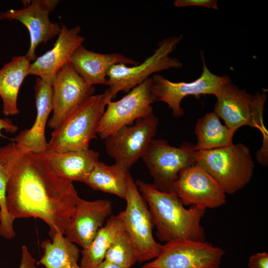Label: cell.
I'll return each mask as SVG.
<instances>
[{
	"mask_svg": "<svg viewBox=\"0 0 268 268\" xmlns=\"http://www.w3.org/2000/svg\"><path fill=\"white\" fill-rule=\"evenodd\" d=\"M0 163L8 175L6 203L12 219L38 218L48 226L51 239L64 235L80 198L72 182L57 175L44 153L26 150L14 141L0 147Z\"/></svg>",
	"mask_w": 268,
	"mask_h": 268,
	"instance_id": "obj_1",
	"label": "cell"
},
{
	"mask_svg": "<svg viewBox=\"0 0 268 268\" xmlns=\"http://www.w3.org/2000/svg\"><path fill=\"white\" fill-rule=\"evenodd\" d=\"M135 182L147 203L159 240L205 241L201 221L206 209L195 205L187 209L174 193L161 191L153 184L141 180Z\"/></svg>",
	"mask_w": 268,
	"mask_h": 268,
	"instance_id": "obj_2",
	"label": "cell"
},
{
	"mask_svg": "<svg viewBox=\"0 0 268 268\" xmlns=\"http://www.w3.org/2000/svg\"><path fill=\"white\" fill-rule=\"evenodd\" d=\"M111 100L108 88L90 97L54 130L48 149L59 153L88 149L90 141L97 137L99 122Z\"/></svg>",
	"mask_w": 268,
	"mask_h": 268,
	"instance_id": "obj_3",
	"label": "cell"
},
{
	"mask_svg": "<svg viewBox=\"0 0 268 268\" xmlns=\"http://www.w3.org/2000/svg\"><path fill=\"white\" fill-rule=\"evenodd\" d=\"M195 158L225 194H235L250 182L253 175L255 164L250 150L242 143L196 151Z\"/></svg>",
	"mask_w": 268,
	"mask_h": 268,
	"instance_id": "obj_4",
	"label": "cell"
},
{
	"mask_svg": "<svg viewBox=\"0 0 268 268\" xmlns=\"http://www.w3.org/2000/svg\"><path fill=\"white\" fill-rule=\"evenodd\" d=\"M255 95L231 83L224 85L215 95L217 100L213 111L224 122L225 126L237 131L242 126L257 128L263 136V143H268V133L263 120L266 92Z\"/></svg>",
	"mask_w": 268,
	"mask_h": 268,
	"instance_id": "obj_5",
	"label": "cell"
},
{
	"mask_svg": "<svg viewBox=\"0 0 268 268\" xmlns=\"http://www.w3.org/2000/svg\"><path fill=\"white\" fill-rule=\"evenodd\" d=\"M183 38L182 35L164 38L158 44L154 53L144 62L135 66L124 64L112 66L107 73L108 88L112 99L120 91L128 93L151 75L183 65L177 58L169 56Z\"/></svg>",
	"mask_w": 268,
	"mask_h": 268,
	"instance_id": "obj_6",
	"label": "cell"
},
{
	"mask_svg": "<svg viewBox=\"0 0 268 268\" xmlns=\"http://www.w3.org/2000/svg\"><path fill=\"white\" fill-rule=\"evenodd\" d=\"M126 207L120 215L125 231L134 242L141 263L156 258L160 254L162 245L153 236L154 226L147 203L141 195L130 172L126 181Z\"/></svg>",
	"mask_w": 268,
	"mask_h": 268,
	"instance_id": "obj_7",
	"label": "cell"
},
{
	"mask_svg": "<svg viewBox=\"0 0 268 268\" xmlns=\"http://www.w3.org/2000/svg\"><path fill=\"white\" fill-rule=\"evenodd\" d=\"M196 151L195 144L188 142L175 147L166 140L153 138L141 158L155 187L162 192H172L180 172L196 163Z\"/></svg>",
	"mask_w": 268,
	"mask_h": 268,
	"instance_id": "obj_8",
	"label": "cell"
},
{
	"mask_svg": "<svg viewBox=\"0 0 268 268\" xmlns=\"http://www.w3.org/2000/svg\"><path fill=\"white\" fill-rule=\"evenodd\" d=\"M151 86L150 77L120 99L109 101L99 122L97 134L105 139L123 127L131 125L153 113L151 105L156 100Z\"/></svg>",
	"mask_w": 268,
	"mask_h": 268,
	"instance_id": "obj_9",
	"label": "cell"
},
{
	"mask_svg": "<svg viewBox=\"0 0 268 268\" xmlns=\"http://www.w3.org/2000/svg\"><path fill=\"white\" fill-rule=\"evenodd\" d=\"M201 55L203 63L202 71L201 75L193 81L172 82L156 73L151 76V90L156 102L166 103L176 118H181L184 114L181 103L186 96L215 95L224 85L231 82V77L227 75L219 76L212 73L206 66L202 51Z\"/></svg>",
	"mask_w": 268,
	"mask_h": 268,
	"instance_id": "obj_10",
	"label": "cell"
},
{
	"mask_svg": "<svg viewBox=\"0 0 268 268\" xmlns=\"http://www.w3.org/2000/svg\"><path fill=\"white\" fill-rule=\"evenodd\" d=\"M224 255L205 241L179 239L163 245L159 255L141 268H220Z\"/></svg>",
	"mask_w": 268,
	"mask_h": 268,
	"instance_id": "obj_11",
	"label": "cell"
},
{
	"mask_svg": "<svg viewBox=\"0 0 268 268\" xmlns=\"http://www.w3.org/2000/svg\"><path fill=\"white\" fill-rule=\"evenodd\" d=\"M158 123V117L152 113L131 125L123 127L104 139L107 153L116 163L129 171L142 157L154 138Z\"/></svg>",
	"mask_w": 268,
	"mask_h": 268,
	"instance_id": "obj_12",
	"label": "cell"
},
{
	"mask_svg": "<svg viewBox=\"0 0 268 268\" xmlns=\"http://www.w3.org/2000/svg\"><path fill=\"white\" fill-rule=\"evenodd\" d=\"M24 6L18 9H9L0 13V19L16 20L28 29L30 35V47L25 55L30 61L36 59L35 50L41 43L46 44L58 36L61 26L50 20L49 14L59 1L57 0H33L25 1Z\"/></svg>",
	"mask_w": 268,
	"mask_h": 268,
	"instance_id": "obj_13",
	"label": "cell"
},
{
	"mask_svg": "<svg viewBox=\"0 0 268 268\" xmlns=\"http://www.w3.org/2000/svg\"><path fill=\"white\" fill-rule=\"evenodd\" d=\"M172 192L185 206L206 209L218 207L226 202V194L220 185L196 163L180 172Z\"/></svg>",
	"mask_w": 268,
	"mask_h": 268,
	"instance_id": "obj_14",
	"label": "cell"
},
{
	"mask_svg": "<svg viewBox=\"0 0 268 268\" xmlns=\"http://www.w3.org/2000/svg\"><path fill=\"white\" fill-rule=\"evenodd\" d=\"M88 84L68 62L55 76L52 83L53 115L48 126L54 130L79 106L94 95Z\"/></svg>",
	"mask_w": 268,
	"mask_h": 268,
	"instance_id": "obj_15",
	"label": "cell"
},
{
	"mask_svg": "<svg viewBox=\"0 0 268 268\" xmlns=\"http://www.w3.org/2000/svg\"><path fill=\"white\" fill-rule=\"evenodd\" d=\"M112 212L111 201L81 199L76 202L65 230L66 237L82 249L87 247Z\"/></svg>",
	"mask_w": 268,
	"mask_h": 268,
	"instance_id": "obj_16",
	"label": "cell"
},
{
	"mask_svg": "<svg viewBox=\"0 0 268 268\" xmlns=\"http://www.w3.org/2000/svg\"><path fill=\"white\" fill-rule=\"evenodd\" d=\"M79 25L70 29L62 24L53 47L31 63L29 74L53 82L59 71L67 63L75 49L85 40L79 35Z\"/></svg>",
	"mask_w": 268,
	"mask_h": 268,
	"instance_id": "obj_17",
	"label": "cell"
},
{
	"mask_svg": "<svg viewBox=\"0 0 268 268\" xmlns=\"http://www.w3.org/2000/svg\"><path fill=\"white\" fill-rule=\"evenodd\" d=\"M52 83L40 77L34 86L36 117L29 129L25 130L12 139L26 150L44 153L48 149L45 136V127L50 113L53 110Z\"/></svg>",
	"mask_w": 268,
	"mask_h": 268,
	"instance_id": "obj_18",
	"label": "cell"
},
{
	"mask_svg": "<svg viewBox=\"0 0 268 268\" xmlns=\"http://www.w3.org/2000/svg\"><path fill=\"white\" fill-rule=\"evenodd\" d=\"M89 85H108L107 73L113 65L135 66L139 62L118 53L102 54L87 49L82 44L72 53L68 62Z\"/></svg>",
	"mask_w": 268,
	"mask_h": 268,
	"instance_id": "obj_19",
	"label": "cell"
},
{
	"mask_svg": "<svg viewBox=\"0 0 268 268\" xmlns=\"http://www.w3.org/2000/svg\"><path fill=\"white\" fill-rule=\"evenodd\" d=\"M53 171L69 181L84 183L95 164L99 152L88 149L59 153L47 149L44 153Z\"/></svg>",
	"mask_w": 268,
	"mask_h": 268,
	"instance_id": "obj_20",
	"label": "cell"
},
{
	"mask_svg": "<svg viewBox=\"0 0 268 268\" xmlns=\"http://www.w3.org/2000/svg\"><path fill=\"white\" fill-rule=\"evenodd\" d=\"M31 62L25 56L12 57L0 69V96L5 116L18 114L17 97L20 86L29 75Z\"/></svg>",
	"mask_w": 268,
	"mask_h": 268,
	"instance_id": "obj_21",
	"label": "cell"
},
{
	"mask_svg": "<svg viewBox=\"0 0 268 268\" xmlns=\"http://www.w3.org/2000/svg\"><path fill=\"white\" fill-rule=\"evenodd\" d=\"M125 231L120 215L111 216L89 245L82 250L81 268H96L104 260L106 252L113 242Z\"/></svg>",
	"mask_w": 268,
	"mask_h": 268,
	"instance_id": "obj_22",
	"label": "cell"
},
{
	"mask_svg": "<svg viewBox=\"0 0 268 268\" xmlns=\"http://www.w3.org/2000/svg\"><path fill=\"white\" fill-rule=\"evenodd\" d=\"M236 131L221 124L220 118L214 112H209L198 119L195 127L197 137L196 151L207 150L232 145Z\"/></svg>",
	"mask_w": 268,
	"mask_h": 268,
	"instance_id": "obj_23",
	"label": "cell"
},
{
	"mask_svg": "<svg viewBox=\"0 0 268 268\" xmlns=\"http://www.w3.org/2000/svg\"><path fill=\"white\" fill-rule=\"evenodd\" d=\"M128 172L129 171L116 163L109 165L99 161L84 183L94 190L115 195L125 200Z\"/></svg>",
	"mask_w": 268,
	"mask_h": 268,
	"instance_id": "obj_24",
	"label": "cell"
},
{
	"mask_svg": "<svg viewBox=\"0 0 268 268\" xmlns=\"http://www.w3.org/2000/svg\"><path fill=\"white\" fill-rule=\"evenodd\" d=\"M43 255L38 262L45 268H81L77 264L79 250L75 244L61 234L41 243Z\"/></svg>",
	"mask_w": 268,
	"mask_h": 268,
	"instance_id": "obj_25",
	"label": "cell"
},
{
	"mask_svg": "<svg viewBox=\"0 0 268 268\" xmlns=\"http://www.w3.org/2000/svg\"><path fill=\"white\" fill-rule=\"evenodd\" d=\"M138 260L136 248L129 234L125 231L110 246L104 261L123 268H130Z\"/></svg>",
	"mask_w": 268,
	"mask_h": 268,
	"instance_id": "obj_26",
	"label": "cell"
},
{
	"mask_svg": "<svg viewBox=\"0 0 268 268\" xmlns=\"http://www.w3.org/2000/svg\"><path fill=\"white\" fill-rule=\"evenodd\" d=\"M8 175L4 166L0 163V235L6 239L15 236L13 227L14 220L9 215L6 206V187Z\"/></svg>",
	"mask_w": 268,
	"mask_h": 268,
	"instance_id": "obj_27",
	"label": "cell"
},
{
	"mask_svg": "<svg viewBox=\"0 0 268 268\" xmlns=\"http://www.w3.org/2000/svg\"><path fill=\"white\" fill-rule=\"evenodd\" d=\"M174 5L179 7L198 6L215 9L218 8L216 0H176L174 1Z\"/></svg>",
	"mask_w": 268,
	"mask_h": 268,
	"instance_id": "obj_28",
	"label": "cell"
},
{
	"mask_svg": "<svg viewBox=\"0 0 268 268\" xmlns=\"http://www.w3.org/2000/svg\"><path fill=\"white\" fill-rule=\"evenodd\" d=\"M249 268H268V254L257 253L252 255L249 259Z\"/></svg>",
	"mask_w": 268,
	"mask_h": 268,
	"instance_id": "obj_29",
	"label": "cell"
},
{
	"mask_svg": "<svg viewBox=\"0 0 268 268\" xmlns=\"http://www.w3.org/2000/svg\"><path fill=\"white\" fill-rule=\"evenodd\" d=\"M18 268H37L36 260L25 245L21 248V258Z\"/></svg>",
	"mask_w": 268,
	"mask_h": 268,
	"instance_id": "obj_30",
	"label": "cell"
},
{
	"mask_svg": "<svg viewBox=\"0 0 268 268\" xmlns=\"http://www.w3.org/2000/svg\"><path fill=\"white\" fill-rule=\"evenodd\" d=\"M18 129V127L13 125L10 120L7 118H0V137H4L0 133V131L2 130H4L6 133L13 134L16 132Z\"/></svg>",
	"mask_w": 268,
	"mask_h": 268,
	"instance_id": "obj_31",
	"label": "cell"
},
{
	"mask_svg": "<svg viewBox=\"0 0 268 268\" xmlns=\"http://www.w3.org/2000/svg\"><path fill=\"white\" fill-rule=\"evenodd\" d=\"M96 268H123L115 264L103 261Z\"/></svg>",
	"mask_w": 268,
	"mask_h": 268,
	"instance_id": "obj_32",
	"label": "cell"
}]
</instances>
